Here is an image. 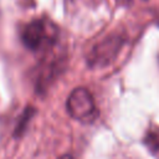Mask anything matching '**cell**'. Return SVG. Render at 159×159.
Wrapping results in <instances>:
<instances>
[{"mask_svg":"<svg viewBox=\"0 0 159 159\" xmlns=\"http://www.w3.org/2000/svg\"><path fill=\"white\" fill-rule=\"evenodd\" d=\"M144 145L148 148V150L159 159V128H149L143 138Z\"/></svg>","mask_w":159,"mask_h":159,"instance_id":"8992f818","label":"cell"},{"mask_svg":"<svg viewBox=\"0 0 159 159\" xmlns=\"http://www.w3.org/2000/svg\"><path fill=\"white\" fill-rule=\"evenodd\" d=\"M124 43H125V39L123 35L118 32L109 34L107 37L97 42L88 52L87 56L88 66L92 68L108 66L117 58Z\"/></svg>","mask_w":159,"mask_h":159,"instance_id":"3957f363","label":"cell"},{"mask_svg":"<svg viewBox=\"0 0 159 159\" xmlns=\"http://www.w3.org/2000/svg\"><path fill=\"white\" fill-rule=\"evenodd\" d=\"M58 159H72V157H71L70 154H65V155H62V157H60Z\"/></svg>","mask_w":159,"mask_h":159,"instance_id":"52a82bcc","label":"cell"},{"mask_svg":"<svg viewBox=\"0 0 159 159\" xmlns=\"http://www.w3.org/2000/svg\"><path fill=\"white\" fill-rule=\"evenodd\" d=\"M65 57L52 50L42 55L34 71V84L39 94H43L65 68Z\"/></svg>","mask_w":159,"mask_h":159,"instance_id":"7a4b0ae2","label":"cell"},{"mask_svg":"<svg viewBox=\"0 0 159 159\" xmlns=\"http://www.w3.org/2000/svg\"><path fill=\"white\" fill-rule=\"evenodd\" d=\"M60 39L58 26L47 16L30 20L20 30V40L22 45L32 51L42 55L51 52Z\"/></svg>","mask_w":159,"mask_h":159,"instance_id":"6da1fadb","label":"cell"},{"mask_svg":"<svg viewBox=\"0 0 159 159\" xmlns=\"http://www.w3.org/2000/svg\"><path fill=\"white\" fill-rule=\"evenodd\" d=\"M66 108L73 119L83 123L93 122L97 117L93 96L84 87H77L70 93L66 102Z\"/></svg>","mask_w":159,"mask_h":159,"instance_id":"277c9868","label":"cell"},{"mask_svg":"<svg viewBox=\"0 0 159 159\" xmlns=\"http://www.w3.org/2000/svg\"><path fill=\"white\" fill-rule=\"evenodd\" d=\"M36 114V108L32 107V106H27L24 108L22 113L20 114L16 124H15V128H14V137L15 138H21L24 135V133L26 132L27 127H29V123L31 122L32 117Z\"/></svg>","mask_w":159,"mask_h":159,"instance_id":"5b68a950","label":"cell"}]
</instances>
